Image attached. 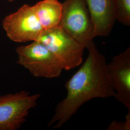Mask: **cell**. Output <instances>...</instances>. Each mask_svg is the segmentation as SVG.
<instances>
[{
  "label": "cell",
  "instance_id": "1",
  "mask_svg": "<svg viewBox=\"0 0 130 130\" xmlns=\"http://www.w3.org/2000/svg\"><path fill=\"white\" fill-rule=\"evenodd\" d=\"M86 60L65 84L67 95L56 106L48 127L59 129L85 103L95 98H114L107 61L94 43L88 47Z\"/></svg>",
  "mask_w": 130,
  "mask_h": 130
},
{
  "label": "cell",
  "instance_id": "2",
  "mask_svg": "<svg viewBox=\"0 0 130 130\" xmlns=\"http://www.w3.org/2000/svg\"><path fill=\"white\" fill-rule=\"evenodd\" d=\"M15 51L18 64L36 78H58L63 70L56 57L39 41L17 47Z\"/></svg>",
  "mask_w": 130,
  "mask_h": 130
},
{
  "label": "cell",
  "instance_id": "3",
  "mask_svg": "<svg viewBox=\"0 0 130 130\" xmlns=\"http://www.w3.org/2000/svg\"><path fill=\"white\" fill-rule=\"evenodd\" d=\"M38 41L54 55L63 70H72L83 62L85 47L59 26L45 29Z\"/></svg>",
  "mask_w": 130,
  "mask_h": 130
},
{
  "label": "cell",
  "instance_id": "4",
  "mask_svg": "<svg viewBox=\"0 0 130 130\" xmlns=\"http://www.w3.org/2000/svg\"><path fill=\"white\" fill-rule=\"evenodd\" d=\"M59 26L85 48L93 43L94 28L85 0H65Z\"/></svg>",
  "mask_w": 130,
  "mask_h": 130
},
{
  "label": "cell",
  "instance_id": "5",
  "mask_svg": "<svg viewBox=\"0 0 130 130\" xmlns=\"http://www.w3.org/2000/svg\"><path fill=\"white\" fill-rule=\"evenodd\" d=\"M40 96L23 90L0 95V130L20 129Z\"/></svg>",
  "mask_w": 130,
  "mask_h": 130
},
{
  "label": "cell",
  "instance_id": "6",
  "mask_svg": "<svg viewBox=\"0 0 130 130\" xmlns=\"http://www.w3.org/2000/svg\"><path fill=\"white\" fill-rule=\"evenodd\" d=\"M2 25L10 40L18 43L37 41L44 30L33 6L28 5L5 17Z\"/></svg>",
  "mask_w": 130,
  "mask_h": 130
},
{
  "label": "cell",
  "instance_id": "7",
  "mask_svg": "<svg viewBox=\"0 0 130 130\" xmlns=\"http://www.w3.org/2000/svg\"><path fill=\"white\" fill-rule=\"evenodd\" d=\"M107 70L114 89V98L130 111V47L114 56Z\"/></svg>",
  "mask_w": 130,
  "mask_h": 130
},
{
  "label": "cell",
  "instance_id": "8",
  "mask_svg": "<svg viewBox=\"0 0 130 130\" xmlns=\"http://www.w3.org/2000/svg\"><path fill=\"white\" fill-rule=\"evenodd\" d=\"M94 28L95 37L108 36L117 20L115 0H85Z\"/></svg>",
  "mask_w": 130,
  "mask_h": 130
},
{
  "label": "cell",
  "instance_id": "9",
  "mask_svg": "<svg viewBox=\"0 0 130 130\" xmlns=\"http://www.w3.org/2000/svg\"><path fill=\"white\" fill-rule=\"evenodd\" d=\"M33 7L44 30L59 26L63 5L58 0H42Z\"/></svg>",
  "mask_w": 130,
  "mask_h": 130
},
{
  "label": "cell",
  "instance_id": "10",
  "mask_svg": "<svg viewBox=\"0 0 130 130\" xmlns=\"http://www.w3.org/2000/svg\"><path fill=\"white\" fill-rule=\"evenodd\" d=\"M117 20L126 26L130 25V0H115Z\"/></svg>",
  "mask_w": 130,
  "mask_h": 130
},
{
  "label": "cell",
  "instance_id": "11",
  "mask_svg": "<svg viewBox=\"0 0 130 130\" xmlns=\"http://www.w3.org/2000/svg\"><path fill=\"white\" fill-rule=\"evenodd\" d=\"M107 130H130V111L128 112L123 121H113L107 127Z\"/></svg>",
  "mask_w": 130,
  "mask_h": 130
},
{
  "label": "cell",
  "instance_id": "12",
  "mask_svg": "<svg viewBox=\"0 0 130 130\" xmlns=\"http://www.w3.org/2000/svg\"><path fill=\"white\" fill-rule=\"evenodd\" d=\"M9 2H10V3H11V2H14V0H7Z\"/></svg>",
  "mask_w": 130,
  "mask_h": 130
}]
</instances>
